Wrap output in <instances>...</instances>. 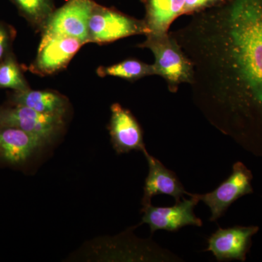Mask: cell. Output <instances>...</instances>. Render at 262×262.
<instances>
[{
  "mask_svg": "<svg viewBox=\"0 0 262 262\" xmlns=\"http://www.w3.org/2000/svg\"><path fill=\"white\" fill-rule=\"evenodd\" d=\"M170 34L192 63L193 98L226 134L262 136V0H227Z\"/></svg>",
  "mask_w": 262,
  "mask_h": 262,
  "instance_id": "6da1fadb",
  "label": "cell"
},
{
  "mask_svg": "<svg viewBox=\"0 0 262 262\" xmlns=\"http://www.w3.org/2000/svg\"><path fill=\"white\" fill-rule=\"evenodd\" d=\"M146 37L138 47L152 52L155 75L166 81L169 91L177 93L181 84L192 83L194 75L192 63L170 32L159 35L147 34Z\"/></svg>",
  "mask_w": 262,
  "mask_h": 262,
  "instance_id": "7a4b0ae2",
  "label": "cell"
},
{
  "mask_svg": "<svg viewBox=\"0 0 262 262\" xmlns=\"http://www.w3.org/2000/svg\"><path fill=\"white\" fill-rule=\"evenodd\" d=\"M149 33L145 20L96 3L90 17L88 43L106 44L138 34L147 35Z\"/></svg>",
  "mask_w": 262,
  "mask_h": 262,
  "instance_id": "3957f363",
  "label": "cell"
},
{
  "mask_svg": "<svg viewBox=\"0 0 262 262\" xmlns=\"http://www.w3.org/2000/svg\"><path fill=\"white\" fill-rule=\"evenodd\" d=\"M64 127V117L43 115L32 108L12 105L0 107V127H13L51 144Z\"/></svg>",
  "mask_w": 262,
  "mask_h": 262,
  "instance_id": "277c9868",
  "label": "cell"
},
{
  "mask_svg": "<svg viewBox=\"0 0 262 262\" xmlns=\"http://www.w3.org/2000/svg\"><path fill=\"white\" fill-rule=\"evenodd\" d=\"M96 3L94 0H67L52 13L42 34L74 37L86 44L90 17Z\"/></svg>",
  "mask_w": 262,
  "mask_h": 262,
  "instance_id": "5b68a950",
  "label": "cell"
},
{
  "mask_svg": "<svg viewBox=\"0 0 262 262\" xmlns=\"http://www.w3.org/2000/svg\"><path fill=\"white\" fill-rule=\"evenodd\" d=\"M252 179L251 170L244 163L237 162L233 165L232 174L215 190L198 194L200 201H203L211 210L210 221L218 220L234 202L241 196L253 193Z\"/></svg>",
  "mask_w": 262,
  "mask_h": 262,
  "instance_id": "8992f818",
  "label": "cell"
},
{
  "mask_svg": "<svg viewBox=\"0 0 262 262\" xmlns=\"http://www.w3.org/2000/svg\"><path fill=\"white\" fill-rule=\"evenodd\" d=\"M83 45L76 38L42 34L37 56L29 70L42 76L56 73L69 64Z\"/></svg>",
  "mask_w": 262,
  "mask_h": 262,
  "instance_id": "52a82bcc",
  "label": "cell"
},
{
  "mask_svg": "<svg viewBox=\"0 0 262 262\" xmlns=\"http://www.w3.org/2000/svg\"><path fill=\"white\" fill-rule=\"evenodd\" d=\"M190 199H183L171 207H143L142 223L149 226L151 232L158 230L176 232L186 226L201 227L203 222L196 217L194 208L199 203L198 194H189Z\"/></svg>",
  "mask_w": 262,
  "mask_h": 262,
  "instance_id": "ba28073f",
  "label": "cell"
},
{
  "mask_svg": "<svg viewBox=\"0 0 262 262\" xmlns=\"http://www.w3.org/2000/svg\"><path fill=\"white\" fill-rule=\"evenodd\" d=\"M258 231L256 226L220 228L208 239L206 251L213 253L219 261H245L251 248V239Z\"/></svg>",
  "mask_w": 262,
  "mask_h": 262,
  "instance_id": "9c48e42d",
  "label": "cell"
},
{
  "mask_svg": "<svg viewBox=\"0 0 262 262\" xmlns=\"http://www.w3.org/2000/svg\"><path fill=\"white\" fill-rule=\"evenodd\" d=\"M111 113L108 130L117 154L146 149L142 130L133 114L117 103L112 105Z\"/></svg>",
  "mask_w": 262,
  "mask_h": 262,
  "instance_id": "30bf717a",
  "label": "cell"
},
{
  "mask_svg": "<svg viewBox=\"0 0 262 262\" xmlns=\"http://www.w3.org/2000/svg\"><path fill=\"white\" fill-rule=\"evenodd\" d=\"M142 151L149 165V173L146 179L144 196L141 202L143 207L151 204V198L155 195L166 194L171 196L178 203L184 194H189L172 170L165 168L159 160L151 156L146 149Z\"/></svg>",
  "mask_w": 262,
  "mask_h": 262,
  "instance_id": "8fae6325",
  "label": "cell"
},
{
  "mask_svg": "<svg viewBox=\"0 0 262 262\" xmlns=\"http://www.w3.org/2000/svg\"><path fill=\"white\" fill-rule=\"evenodd\" d=\"M47 145L39 138L13 127H0V161L10 165L25 163Z\"/></svg>",
  "mask_w": 262,
  "mask_h": 262,
  "instance_id": "7c38bea8",
  "label": "cell"
},
{
  "mask_svg": "<svg viewBox=\"0 0 262 262\" xmlns=\"http://www.w3.org/2000/svg\"><path fill=\"white\" fill-rule=\"evenodd\" d=\"M12 105L32 108L43 115L64 117L69 108V101L56 91L44 90L13 91L10 97Z\"/></svg>",
  "mask_w": 262,
  "mask_h": 262,
  "instance_id": "4fadbf2b",
  "label": "cell"
},
{
  "mask_svg": "<svg viewBox=\"0 0 262 262\" xmlns=\"http://www.w3.org/2000/svg\"><path fill=\"white\" fill-rule=\"evenodd\" d=\"M145 8L148 34H166L172 23L183 15L184 0H141Z\"/></svg>",
  "mask_w": 262,
  "mask_h": 262,
  "instance_id": "5bb4252c",
  "label": "cell"
},
{
  "mask_svg": "<svg viewBox=\"0 0 262 262\" xmlns=\"http://www.w3.org/2000/svg\"><path fill=\"white\" fill-rule=\"evenodd\" d=\"M97 74L101 77L111 76L130 82H135L147 76L155 75L153 64H148L137 59H126L108 67H98Z\"/></svg>",
  "mask_w": 262,
  "mask_h": 262,
  "instance_id": "9a60e30c",
  "label": "cell"
},
{
  "mask_svg": "<svg viewBox=\"0 0 262 262\" xmlns=\"http://www.w3.org/2000/svg\"><path fill=\"white\" fill-rule=\"evenodd\" d=\"M31 25L42 31L55 8L53 0H11Z\"/></svg>",
  "mask_w": 262,
  "mask_h": 262,
  "instance_id": "2e32d148",
  "label": "cell"
},
{
  "mask_svg": "<svg viewBox=\"0 0 262 262\" xmlns=\"http://www.w3.org/2000/svg\"><path fill=\"white\" fill-rule=\"evenodd\" d=\"M0 89H12L13 91L30 89L12 52L0 61Z\"/></svg>",
  "mask_w": 262,
  "mask_h": 262,
  "instance_id": "e0dca14e",
  "label": "cell"
},
{
  "mask_svg": "<svg viewBox=\"0 0 262 262\" xmlns=\"http://www.w3.org/2000/svg\"><path fill=\"white\" fill-rule=\"evenodd\" d=\"M227 0H184L183 15H191L223 4Z\"/></svg>",
  "mask_w": 262,
  "mask_h": 262,
  "instance_id": "ac0fdd59",
  "label": "cell"
},
{
  "mask_svg": "<svg viewBox=\"0 0 262 262\" xmlns=\"http://www.w3.org/2000/svg\"><path fill=\"white\" fill-rule=\"evenodd\" d=\"M14 37V29L0 22V61L11 53L12 43Z\"/></svg>",
  "mask_w": 262,
  "mask_h": 262,
  "instance_id": "d6986e66",
  "label": "cell"
}]
</instances>
